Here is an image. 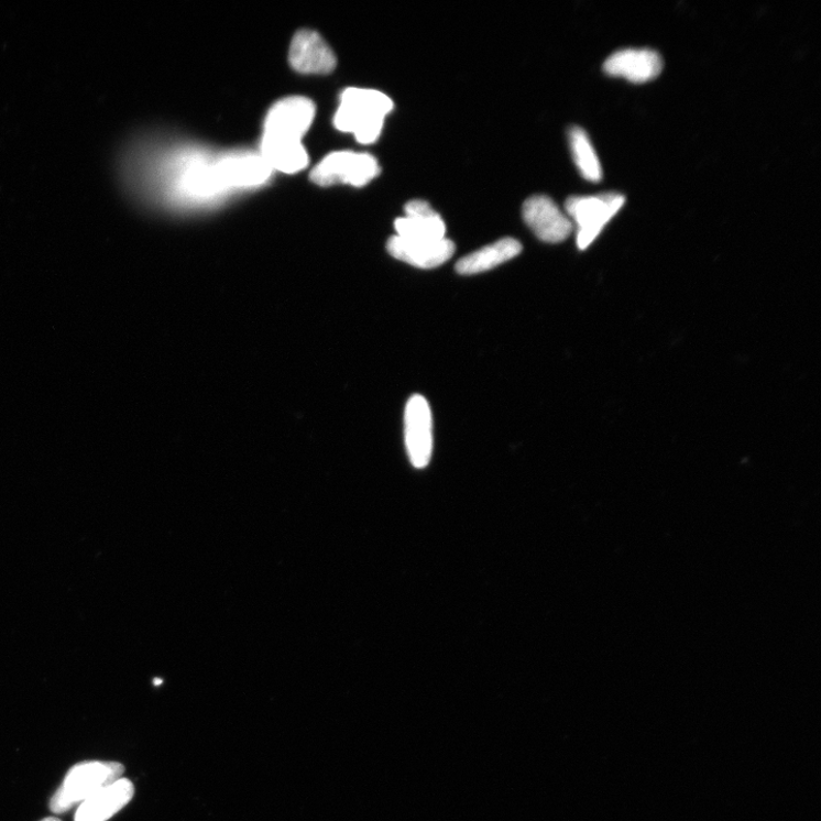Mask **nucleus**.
Segmentation results:
<instances>
[{
    "label": "nucleus",
    "instance_id": "0eeeda50",
    "mask_svg": "<svg viewBox=\"0 0 821 821\" xmlns=\"http://www.w3.org/2000/svg\"><path fill=\"white\" fill-rule=\"evenodd\" d=\"M405 445L416 468L428 466L433 453V417L428 402L420 395L409 398L405 408Z\"/></svg>",
    "mask_w": 821,
    "mask_h": 821
},
{
    "label": "nucleus",
    "instance_id": "f8f14e48",
    "mask_svg": "<svg viewBox=\"0 0 821 821\" xmlns=\"http://www.w3.org/2000/svg\"><path fill=\"white\" fill-rule=\"evenodd\" d=\"M395 229L397 237L410 241L447 239L445 220L424 200L409 201L405 206V216L396 219Z\"/></svg>",
    "mask_w": 821,
    "mask_h": 821
},
{
    "label": "nucleus",
    "instance_id": "2eb2a0df",
    "mask_svg": "<svg viewBox=\"0 0 821 821\" xmlns=\"http://www.w3.org/2000/svg\"><path fill=\"white\" fill-rule=\"evenodd\" d=\"M568 136H570L574 162L581 175L589 182H599L602 179V164H600L598 154L587 132L580 128H572Z\"/></svg>",
    "mask_w": 821,
    "mask_h": 821
},
{
    "label": "nucleus",
    "instance_id": "f257e3e1",
    "mask_svg": "<svg viewBox=\"0 0 821 821\" xmlns=\"http://www.w3.org/2000/svg\"><path fill=\"white\" fill-rule=\"evenodd\" d=\"M394 103L386 94L365 88H347L340 97V106L333 122L336 129L354 134L361 144H372L381 136L385 119Z\"/></svg>",
    "mask_w": 821,
    "mask_h": 821
},
{
    "label": "nucleus",
    "instance_id": "dca6fc26",
    "mask_svg": "<svg viewBox=\"0 0 821 821\" xmlns=\"http://www.w3.org/2000/svg\"><path fill=\"white\" fill-rule=\"evenodd\" d=\"M41 821H62V820H59L58 818H55V817H47V818H45V819H43Z\"/></svg>",
    "mask_w": 821,
    "mask_h": 821
},
{
    "label": "nucleus",
    "instance_id": "423d86ee",
    "mask_svg": "<svg viewBox=\"0 0 821 821\" xmlns=\"http://www.w3.org/2000/svg\"><path fill=\"white\" fill-rule=\"evenodd\" d=\"M315 118L314 103L302 97L275 103L266 116L263 138L302 143Z\"/></svg>",
    "mask_w": 821,
    "mask_h": 821
},
{
    "label": "nucleus",
    "instance_id": "39448f33",
    "mask_svg": "<svg viewBox=\"0 0 821 821\" xmlns=\"http://www.w3.org/2000/svg\"><path fill=\"white\" fill-rule=\"evenodd\" d=\"M381 173L375 157L369 153L339 151L331 153L313 169L310 179L321 186L350 184L362 187Z\"/></svg>",
    "mask_w": 821,
    "mask_h": 821
},
{
    "label": "nucleus",
    "instance_id": "ddd939ff",
    "mask_svg": "<svg viewBox=\"0 0 821 821\" xmlns=\"http://www.w3.org/2000/svg\"><path fill=\"white\" fill-rule=\"evenodd\" d=\"M134 795L133 782L122 777L80 804L75 821H108L128 806Z\"/></svg>",
    "mask_w": 821,
    "mask_h": 821
},
{
    "label": "nucleus",
    "instance_id": "20e7f679",
    "mask_svg": "<svg viewBox=\"0 0 821 821\" xmlns=\"http://www.w3.org/2000/svg\"><path fill=\"white\" fill-rule=\"evenodd\" d=\"M624 204V196L612 193L567 200V216L578 228V245L581 250L587 249L603 232Z\"/></svg>",
    "mask_w": 821,
    "mask_h": 821
},
{
    "label": "nucleus",
    "instance_id": "4468645a",
    "mask_svg": "<svg viewBox=\"0 0 821 821\" xmlns=\"http://www.w3.org/2000/svg\"><path fill=\"white\" fill-rule=\"evenodd\" d=\"M522 249L523 247L519 241L513 238H505L461 259L456 270L462 275L488 272L517 258Z\"/></svg>",
    "mask_w": 821,
    "mask_h": 821
},
{
    "label": "nucleus",
    "instance_id": "6e6552de",
    "mask_svg": "<svg viewBox=\"0 0 821 821\" xmlns=\"http://www.w3.org/2000/svg\"><path fill=\"white\" fill-rule=\"evenodd\" d=\"M523 216L534 234L548 243L562 242L573 232L572 220L546 196L527 199L523 206Z\"/></svg>",
    "mask_w": 821,
    "mask_h": 821
},
{
    "label": "nucleus",
    "instance_id": "7ed1b4c3",
    "mask_svg": "<svg viewBox=\"0 0 821 821\" xmlns=\"http://www.w3.org/2000/svg\"><path fill=\"white\" fill-rule=\"evenodd\" d=\"M123 774L124 767L119 763H80L62 781L51 799L50 809L54 813H65L78 808L101 789L122 778Z\"/></svg>",
    "mask_w": 821,
    "mask_h": 821
},
{
    "label": "nucleus",
    "instance_id": "9d476101",
    "mask_svg": "<svg viewBox=\"0 0 821 821\" xmlns=\"http://www.w3.org/2000/svg\"><path fill=\"white\" fill-rule=\"evenodd\" d=\"M604 70L610 76L643 84L660 75L663 59L656 51L649 48H626L613 53L605 61Z\"/></svg>",
    "mask_w": 821,
    "mask_h": 821
},
{
    "label": "nucleus",
    "instance_id": "9b49d317",
    "mask_svg": "<svg viewBox=\"0 0 821 821\" xmlns=\"http://www.w3.org/2000/svg\"><path fill=\"white\" fill-rule=\"evenodd\" d=\"M387 250L394 259L419 269H434L452 259L456 245L449 239L440 241H410L392 237Z\"/></svg>",
    "mask_w": 821,
    "mask_h": 821
},
{
    "label": "nucleus",
    "instance_id": "1a4fd4ad",
    "mask_svg": "<svg viewBox=\"0 0 821 821\" xmlns=\"http://www.w3.org/2000/svg\"><path fill=\"white\" fill-rule=\"evenodd\" d=\"M289 62L292 67L306 75H327L337 67V58L326 41L313 30H300L295 35Z\"/></svg>",
    "mask_w": 821,
    "mask_h": 821
},
{
    "label": "nucleus",
    "instance_id": "f03ea898",
    "mask_svg": "<svg viewBox=\"0 0 821 821\" xmlns=\"http://www.w3.org/2000/svg\"><path fill=\"white\" fill-rule=\"evenodd\" d=\"M271 167L256 154H234L217 164L198 168L187 178V186L195 194H214L229 187L256 186L266 182Z\"/></svg>",
    "mask_w": 821,
    "mask_h": 821
}]
</instances>
